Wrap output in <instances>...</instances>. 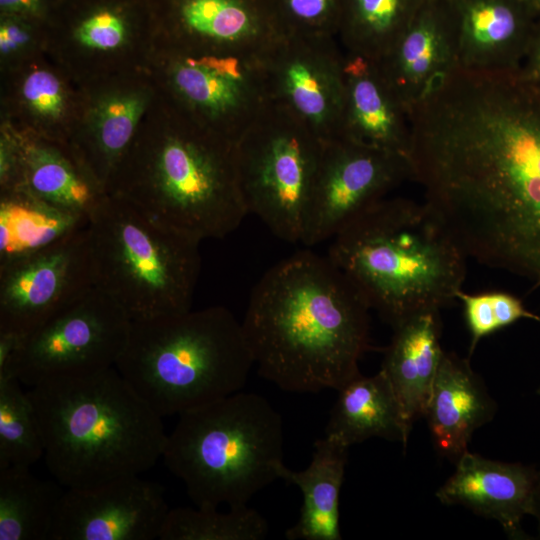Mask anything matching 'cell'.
Instances as JSON below:
<instances>
[{
  "label": "cell",
  "instance_id": "obj_23",
  "mask_svg": "<svg viewBox=\"0 0 540 540\" xmlns=\"http://www.w3.org/2000/svg\"><path fill=\"white\" fill-rule=\"evenodd\" d=\"M440 310L416 313L393 329L380 371L390 382L409 425L424 417L444 350Z\"/></svg>",
  "mask_w": 540,
  "mask_h": 540
},
{
  "label": "cell",
  "instance_id": "obj_33",
  "mask_svg": "<svg viewBox=\"0 0 540 540\" xmlns=\"http://www.w3.org/2000/svg\"><path fill=\"white\" fill-rule=\"evenodd\" d=\"M463 305L464 317L470 334L469 355L478 343L492 333L522 319L540 323V315L528 310L522 300L505 291H485L457 294Z\"/></svg>",
  "mask_w": 540,
  "mask_h": 540
},
{
  "label": "cell",
  "instance_id": "obj_35",
  "mask_svg": "<svg viewBox=\"0 0 540 540\" xmlns=\"http://www.w3.org/2000/svg\"><path fill=\"white\" fill-rule=\"evenodd\" d=\"M73 39L83 52L100 56H114L132 46L126 19L110 9H100L83 19L75 28Z\"/></svg>",
  "mask_w": 540,
  "mask_h": 540
},
{
  "label": "cell",
  "instance_id": "obj_1",
  "mask_svg": "<svg viewBox=\"0 0 540 540\" xmlns=\"http://www.w3.org/2000/svg\"><path fill=\"white\" fill-rule=\"evenodd\" d=\"M409 161L468 258L540 285V88L455 70L414 109Z\"/></svg>",
  "mask_w": 540,
  "mask_h": 540
},
{
  "label": "cell",
  "instance_id": "obj_27",
  "mask_svg": "<svg viewBox=\"0 0 540 540\" xmlns=\"http://www.w3.org/2000/svg\"><path fill=\"white\" fill-rule=\"evenodd\" d=\"M29 467L0 469V540H49L63 495Z\"/></svg>",
  "mask_w": 540,
  "mask_h": 540
},
{
  "label": "cell",
  "instance_id": "obj_39",
  "mask_svg": "<svg viewBox=\"0 0 540 540\" xmlns=\"http://www.w3.org/2000/svg\"><path fill=\"white\" fill-rule=\"evenodd\" d=\"M44 0H0L1 10L10 15H34L40 12Z\"/></svg>",
  "mask_w": 540,
  "mask_h": 540
},
{
  "label": "cell",
  "instance_id": "obj_37",
  "mask_svg": "<svg viewBox=\"0 0 540 540\" xmlns=\"http://www.w3.org/2000/svg\"><path fill=\"white\" fill-rule=\"evenodd\" d=\"M25 336L0 331V382L18 379V367Z\"/></svg>",
  "mask_w": 540,
  "mask_h": 540
},
{
  "label": "cell",
  "instance_id": "obj_8",
  "mask_svg": "<svg viewBox=\"0 0 540 540\" xmlns=\"http://www.w3.org/2000/svg\"><path fill=\"white\" fill-rule=\"evenodd\" d=\"M95 287L131 321L191 309L200 241L104 193L88 216Z\"/></svg>",
  "mask_w": 540,
  "mask_h": 540
},
{
  "label": "cell",
  "instance_id": "obj_26",
  "mask_svg": "<svg viewBox=\"0 0 540 540\" xmlns=\"http://www.w3.org/2000/svg\"><path fill=\"white\" fill-rule=\"evenodd\" d=\"M337 392L325 436L347 447L372 437L397 441L406 447L412 427L382 371L372 376L360 373Z\"/></svg>",
  "mask_w": 540,
  "mask_h": 540
},
{
  "label": "cell",
  "instance_id": "obj_16",
  "mask_svg": "<svg viewBox=\"0 0 540 540\" xmlns=\"http://www.w3.org/2000/svg\"><path fill=\"white\" fill-rule=\"evenodd\" d=\"M163 42L191 52L258 55L285 35L275 0H171Z\"/></svg>",
  "mask_w": 540,
  "mask_h": 540
},
{
  "label": "cell",
  "instance_id": "obj_38",
  "mask_svg": "<svg viewBox=\"0 0 540 540\" xmlns=\"http://www.w3.org/2000/svg\"><path fill=\"white\" fill-rule=\"evenodd\" d=\"M519 72L527 81L540 88V16L535 19Z\"/></svg>",
  "mask_w": 540,
  "mask_h": 540
},
{
  "label": "cell",
  "instance_id": "obj_19",
  "mask_svg": "<svg viewBox=\"0 0 540 540\" xmlns=\"http://www.w3.org/2000/svg\"><path fill=\"white\" fill-rule=\"evenodd\" d=\"M450 2L458 68L479 72L520 68L536 19L521 0Z\"/></svg>",
  "mask_w": 540,
  "mask_h": 540
},
{
  "label": "cell",
  "instance_id": "obj_15",
  "mask_svg": "<svg viewBox=\"0 0 540 540\" xmlns=\"http://www.w3.org/2000/svg\"><path fill=\"white\" fill-rule=\"evenodd\" d=\"M168 511L163 487L139 475L67 488L49 540L159 539Z\"/></svg>",
  "mask_w": 540,
  "mask_h": 540
},
{
  "label": "cell",
  "instance_id": "obj_14",
  "mask_svg": "<svg viewBox=\"0 0 540 540\" xmlns=\"http://www.w3.org/2000/svg\"><path fill=\"white\" fill-rule=\"evenodd\" d=\"M335 37L285 34L260 54L270 103L304 122L323 141L338 136L344 52Z\"/></svg>",
  "mask_w": 540,
  "mask_h": 540
},
{
  "label": "cell",
  "instance_id": "obj_12",
  "mask_svg": "<svg viewBox=\"0 0 540 540\" xmlns=\"http://www.w3.org/2000/svg\"><path fill=\"white\" fill-rule=\"evenodd\" d=\"M94 287L86 225L0 263V331L27 336Z\"/></svg>",
  "mask_w": 540,
  "mask_h": 540
},
{
  "label": "cell",
  "instance_id": "obj_9",
  "mask_svg": "<svg viewBox=\"0 0 540 540\" xmlns=\"http://www.w3.org/2000/svg\"><path fill=\"white\" fill-rule=\"evenodd\" d=\"M323 145L304 122L272 103L234 143L248 213L283 241H301Z\"/></svg>",
  "mask_w": 540,
  "mask_h": 540
},
{
  "label": "cell",
  "instance_id": "obj_36",
  "mask_svg": "<svg viewBox=\"0 0 540 540\" xmlns=\"http://www.w3.org/2000/svg\"><path fill=\"white\" fill-rule=\"evenodd\" d=\"M33 43L31 27L22 20L9 18L0 25V54L2 59L12 60L28 52Z\"/></svg>",
  "mask_w": 540,
  "mask_h": 540
},
{
  "label": "cell",
  "instance_id": "obj_42",
  "mask_svg": "<svg viewBox=\"0 0 540 540\" xmlns=\"http://www.w3.org/2000/svg\"><path fill=\"white\" fill-rule=\"evenodd\" d=\"M537 392H538V394H540V386H539V388H538V391H537Z\"/></svg>",
  "mask_w": 540,
  "mask_h": 540
},
{
  "label": "cell",
  "instance_id": "obj_29",
  "mask_svg": "<svg viewBox=\"0 0 540 540\" xmlns=\"http://www.w3.org/2000/svg\"><path fill=\"white\" fill-rule=\"evenodd\" d=\"M87 224L88 218L60 211L24 191L1 194L0 263L36 251Z\"/></svg>",
  "mask_w": 540,
  "mask_h": 540
},
{
  "label": "cell",
  "instance_id": "obj_31",
  "mask_svg": "<svg viewBox=\"0 0 540 540\" xmlns=\"http://www.w3.org/2000/svg\"><path fill=\"white\" fill-rule=\"evenodd\" d=\"M19 382H0V469L30 467L44 455L33 404Z\"/></svg>",
  "mask_w": 540,
  "mask_h": 540
},
{
  "label": "cell",
  "instance_id": "obj_43",
  "mask_svg": "<svg viewBox=\"0 0 540 540\" xmlns=\"http://www.w3.org/2000/svg\"><path fill=\"white\" fill-rule=\"evenodd\" d=\"M447 1H457V0H447Z\"/></svg>",
  "mask_w": 540,
  "mask_h": 540
},
{
  "label": "cell",
  "instance_id": "obj_28",
  "mask_svg": "<svg viewBox=\"0 0 540 540\" xmlns=\"http://www.w3.org/2000/svg\"><path fill=\"white\" fill-rule=\"evenodd\" d=\"M426 0H343L336 39L345 53L379 61Z\"/></svg>",
  "mask_w": 540,
  "mask_h": 540
},
{
  "label": "cell",
  "instance_id": "obj_17",
  "mask_svg": "<svg viewBox=\"0 0 540 540\" xmlns=\"http://www.w3.org/2000/svg\"><path fill=\"white\" fill-rule=\"evenodd\" d=\"M375 63L411 112L458 68L451 2L426 0L394 46Z\"/></svg>",
  "mask_w": 540,
  "mask_h": 540
},
{
  "label": "cell",
  "instance_id": "obj_20",
  "mask_svg": "<svg viewBox=\"0 0 540 540\" xmlns=\"http://www.w3.org/2000/svg\"><path fill=\"white\" fill-rule=\"evenodd\" d=\"M344 93L337 138L408 158L410 112L374 61L344 52Z\"/></svg>",
  "mask_w": 540,
  "mask_h": 540
},
{
  "label": "cell",
  "instance_id": "obj_41",
  "mask_svg": "<svg viewBox=\"0 0 540 540\" xmlns=\"http://www.w3.org/2000/svg\"><path fill=\"white\" fill-rule=\"evenodd\" d=\"M529 11L536 17L540 16V0H521Z\"/></svg>",
  "mask_w": 540,
  "mask_h": 540
},
{
  "label": "cell",
  "instance_id": "obj_5",
  "mask_svg": "<svg viewBox=\"0 0 540 540\" xmlns=\"http://www.w3.org/2000/svg\"><path fill=\"white\" fill-rule=\"evenodd\" d=\"M328 258L392 328L457 301L467 256L424 201L384 198L333 238Z\"/></svg>",
  "mask_w": 540,
  "mask_h": 540
},
{
  "label": "cell",
  "instance_id": "obj_18",
  "mask_svg": "<svg viewBox=\"0 0 540 540\" xmlns=\"http://www.w3.org/2000/svg\"><path fill=\"white\" fill-rule=\"evenodd\" d=\"M455 464L453 474L437 490V499L497 521L510 538L526 539L522 521L532 515L538 470L469 451Z\"/></svg>",
  "mask_w": 540,
  "mask_h": 540
},
{
  "label": "cell",
  "instance_id": "obj_3",
  "mask_svg": "<svg viewBox=\"0 0 540 540\" xmlns=\"http://www.w3.org/2000/svg\"><path fill=\"white\" fill-rule=\"evenodd\" d=\"M157 124L139 128L106 193L200 242L234 232L249 214L234 143L169 101Z\"/></svg>",
  "mask_w": 540,
  "mask_h": 540
},
{
  "label": "cell",
  "instance_id": "obj_13",
  "mask_svg": "<svg viewBox=\"0 0 540 540\" xmlns=\"http://www.w3.org/2000/svg\"><path fill=\"white\" fill-rule=\"evenodd\" d=\"M410 176L403 155L342 138L324 141L300 243L312 247L332 239Z\"/></svg>",
  "mask_w": 540,
  "mask_h": 540
},
{
  "label": "cell",
  "instance_id": "obj_30",
  "mask_svg": "<svg viewBox=\"0 0 540 540\" xmlns=\"http://www.w3.org/2000/svg\"><path fill=\"white\" fill-rule=\"evenodd\" d=\"M217 508L169 509L163 522L160 540H262L268 535L266 519L247 504Z\"/></svg>",
  "mask_w": 540,
  "mask_h": 540
},
{
  "label": "cell",
  "instance_id": "obj_25",
  "mask_svg": "<svg viewBox=\"0 0 540 540\" xmlns=\"http://www.w3.org/2000/svg\"><path fill=\"white\" fill-rule=\"evenodd\" d=\"M348 449L324 436L314 443L309 466L293 471L282 463L278 478L296 485L303 504L297 522L285 532L288 540H341L339 497L348 460Z\"/></svg>",
  "mask_w": 540,
  "mask_h": 540
},
{
  "label": "cell",
  "instance_id": "obj_6",
  "mask_svg": "<svg viewBox=\"0 0 540 540\" xmlns=\"http://www.w3.org/2000/svg\"><path fill=\"white\" fill-rule=\"evenodd\" d=\"M254 364L223 306L132 321L115 368L162 418L242 391Z\"/></svg>",
  "mask_w": 540,
  "mask_h": 540
},
{
  "label": "cell",
  "instance_id": "obj_21",
  "mask_svg": "<svg viewBox=\"0 0 540 540\" xmlns=\"http://www.w3.org/2000/svg\"><path fill=\"white\" fill-rule=\"evenodd\" d=\"M495 412L494 399L469 361L444 351L424 415L439 453L456 461Z\"/></svg>",
  "mask_w": 540,
  "mask_h": 540
},
{
  "label": "cell",
  "instance_id": "obj_32",
  "mask_svg": "<svg viewBox=\"0 0 540 540\" xmlns=\"http://www.w3.org/2000/svg\"><path fill=\"white\" fill-rule=\"evenodd\" d=\"M19 99L31 119L42 125L39 137L64 143L56 125L68 118L70 100L56 73L44 67H31L21 79Z\"/></svg>",
  "mask_w": 540,
  "mask_h": 540
},
{
  "label": "cell",
  "instance_id": "obj_7",
  "mask_svg": "<svg viewBox=\"0 0 540 540\" xmlns=\"http://www.w3.org/2000/svg\"><path fill=\"white\" fill-rule=\"evenodd\" d=\"M284 434L263 396L239 391L179 414L162 455L196 507L247 502L278 478Z\"/></svg>",
  "mask_w": 540,
  "mask_h": 540
},
{
  "label": "cell",
  "instance_id": "obj_11",
  "mask_svg": "<svg viewBox=\"0 0 540 540\" xmlns=\"http://www.w3.org/2000/svg\"><path fill=\"white\" fill-rule=\"evenodd\" d=\"M131 322L110 296L92 288L25 336L18 380L33 387L48 379L115 366L126 346Z\"/></svg>",
  "mask_w": 540,
  "mask_h": 540
},
{
  "label": "cell",
  "instance_id": "obj_4",
  "mask_svg": "<svg viewBox=\"0 0 540 540\" xmlns=\"http://www.w3.org/2000/svg\"><path fill=\"white\" fill-rule=\"evenodd\" d=\"M46 464L67 488L137 476L162 457V417L113 367L48 379L27 392Z\"/></svg>",
  "mask_w": 540,
  "mask_h": 540
},
{
  "label": "cell",
  "instance_id": "obj_22",
  "mask_svg": "<svg viewBox=\"0 0 540 540\" xmlns=\"http://www.w3.org/2000/svg\"><path fill=\"white\" fill-rule=\"evenodd\" d=\"M150 95L144 87H122L103 93L89 109L88 126L67 143L104 193L140 128Z\"/></svg>",
  "mask_w": 540,
  "mask_h": 540
},
{
  "label": "cell",
  "instance_id": "obj_10",
  "mask_svg": "<svg viewBox=\"0 0 540 540\" xmlns=\"http://www.w3.org/2000/svg\"><path fill=\"white\" fill-rule=\"evenodd\" d=\"M259 57L157 47V68L167 101L235 143L270 104Z\"/></svg>",
  "mask_w": 540,
  "mask_h": 540
},
{
  "label": "cell",
  "instance_id": "obj_24",
  "mask_svg": "<svg viewBox=\"0 0 540 540\" xmlns=\"http://www.w3.org/2000/svg\"><path fill=\"white\" fill-rule=\"evenodd\" d=\"M15 133L20 155L17 191H24L70 215L88 218L104 192L80 165L68 145L33 133Z\"/></svg>",
  "mask_w": 540,
  "mask_h": 540
},
{
  "label": "cell",
  "instance_id": "obj_40",
  "mask_svg": "<svg viewBox=\"0 0 540 540\" xmlns=\"http://www.w3.org/2000/svg\"><path fill=\"white\" fill-rule=\"evenodd\" d=\"M536 519L538 536L540 538V468L538 469V478L534 496L532 515Z\"/></svg>",
  "mask_w": 540,
  "mask_h": 540
},
{
  "label": "cell",
  "instance_id": "obj_2",
  "mask_svg": "<svg viewBox=\"0 0 540 540\" xmlns=\"http://www.w3.org/2000/svg\"><path fill=\"white\" fill-rule=\"evenodd\" d=\"M369 306L328 258L300 250L254 285L242 328L261 377L281 390H339L370 348Z\"/></svg>",
  "mask_w": 540,
  "mask_h": 540
},
{
  "label": "cell",
  "instance_id": "obj_34",
  "mask_svg": "<svg viewBox=\"0 0 540 540\" xmlns=\"http://www.w3.org/2000/svg\"><path fill=\"white\" fill-rule=\"evenodd\" d=\"M343 0H275L286 34L335 37Z\"/></svg>",
  "mask_w": 540,
  "mask_h": 540
}]
</instances>
